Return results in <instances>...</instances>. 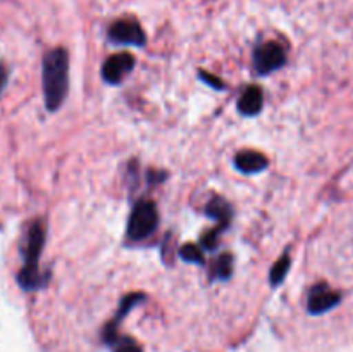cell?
Returning <instances> with one entry per match:
<instances>
[{"label":"cell","instance_id":"obj_1","mask_svg":"<svg viewBox=\"0 0 353 352\" xmlns=\"http://www.w3.org/2000/svg\"><path fill=\"white\" fill-rule=\"evenodd\" d=\"M41 86H43L45 107L55 113L64 102L69 88V54L57 47L48 50L41 64Z\"/></svg>","mask_w":353,"mask_h":352},{"label":"cell","instance_id":"obj_2","mask_svg":"<svg viewBox=\"0 0 353 352\" xmlns=\"http://www.w3.org/2000/svg\"><path fill=\"white\" fill-rule=\"evenodd\" d=\"M45 245V226L41 221H33L28 228L26 244L23 247V266L17 273V283L26 292L40 290L47 285L48 276L40 273L38 262H40V254Z\"/></svg>","mask_w":353,"mask_h":352},{"label":"cell","instance_id":"obj_3","mask_svg":"<svg viewBox=\"0 0 353 352\" xmlns=\"http://www.w3.org/2000/svg\"><path fill=\"white\" fill-rule=\"evenodd\" d=\"M159 224L157 207L152 200H140L133 207L130 221H128V237L131 240H143L155 231Z\"/></svg>","mask_w":353,"mask_h":352},{"label":"cell","instance_id":"obj_4","mask_svg":"<svg viewBox=\"0 0 353 352\" xmlns=\"http://www.w3.org/2000/svg\"><path fill=\"white\" fill-rule=\"evenodd\" d=\"M286 64V52L278 41H265L254 52L255 71L261 76H268Z\"/></svg>","mask_w":353,"mask_h":352},{"label":"cell","instance_id":"obj_5","mask_svg":"<svg viewBox=\"0 0 353 352\" xmlns=\"http://www.w3.org/2000/svg\"><path fill=\"white\" fill-rule=\"evenodd\" d=\"M109 38L116 45H134L143 47L147 43L143 28L134 19H119L109 28Z\"/></svg>","mask_w":353,"mask_h":352},{"label":"cell","instance_id":"obj_6","mask_svg":"<svg viewBox=\"0 0 353 352\" xmlns=\"http://www.w3.org/2000/svg\"><path fill=\"white\" fill-rule=\"evenodd\" d=\"M340 292L333 290L326 283H319V285L312 286L309 297H307V311L314 316H321V314L330 313L334 307L340 306Z\"/></svg>","mask_w":353,"mask_h":352},{"label":"cell","instance_id":"obj_7","mask_svg":"<svg viewBox=\"0 0 353 352\" xmlns=\"http://www.w3.org/2000/svg\"><path fill=\"white\" fill-rule=\"evenodd\" d=\"M134 68V57L128 52H119L114 54L103 62L102 66V78L109 85H119Z\"/></svg>","mask_w":353,"mask_h":352},{"label":"cell","instance_id":"obj_8","mask_svg":"<svg viewBox=\"0 0 353 352\" xmlns=\"http://www.w3.org/2000/svg\"><path fill=\"white\" fill-rule=\"evenodd\" d=\"M269 166L268 157L257 150H241L234 157V168L243 175H255Z\"/></svg>","mask_w":353,"mask_h":352},{"label":"cell","instance_id":"obj_9","mask_svg":"<svg viewBox=\"0 0 353 352\" xmlns=\"http://www.w3.org/2000/svg\"><path fill=\"white\" fill-rule=\"evenodd\" d=\"M262 104H264L262 90L257 85H250L243 90L241 97L238 99V110L243 116H257L262 110Z\"/></svg>","mask_w":353,"mask_h":352},{"label":"cell","instance_id":"obj_10","mask_svg":"<svg viewBox=\"0 0 353 352\" xmlns=\"http://www.w3.org/2000/svg\"><path fill=\"white\" fill-rule=\"evenodd\" d=\"M205 213L207 216L219 221L221 230H226V228L231 224L233 209H231V206L223 199V197H214V199L209 202V206L205 207Z\"/></svg>","mask_w":353,"mask_h":352},{"label":"cell","instance_id":"obj_11","mask_svg":"<svg viewBox=\"0 0 353 352\" xmlns=\"http://www.w3.org/2000/svg\"><path fill=\"white\" fill-rule=\"evenodd\" d=\"M233 273V257L230 254H223L212 262L210 268V280H219V282H226L231 278Z\"/></svg>","mask_w":353,"mask_h":352},{"label":"cell","instance_id":"obj_12","mask_svg":"<svg viewBox=\"0 0 353 352\" xmlns=\"http://www.w3.org/2000/svg\"><path fill=\"white\" fill-rule=\"evenodd\" d=\"M292 266V259H290L288 254L283 255L271 269V275H269V282H271L272 286H278L279 283H283V280L288 275V269Z\"/></svg>","mask_w":353,"mask_h":352},{"label":"cell","instance_id":"obj_13","mask_svg":"<svg viewBox=\"0 0 353 352\" xmlns=\"http://www.w3.org/2000/svg\"><path fill=\"white\" fill-rule=\"evenodd\" d=\"M179 255H181L183 261L186 262H193V264H203V252L202 247L193 244H186L179 248Z\"/></svg>","mask_w":353,"mask_h":352},{"label":"cell","instance_id":"obj_14","mask_svg":"<svg viewBox=\"0 0 353 352\" xmlns=\"http://www.w3.org/2000/svg\"><path fill=\"white\" fill-rule=\"evenodd\" d=\"M221 233H223V230H221L219 226L214 228V230H210L209 233H205L202 237V240H200V247L205 248V251H214L217 245V240H219Z\"/></svg>","mask_w":353,"mask_h":352},{"label":"cell","instance_id":"obj_15","mask_svg":"<svg viewBox=\"0 0 353 352\" xmlns=\"http://www.w3.org/2000/svg\"><path fill=\"white\" fill-rule=\"evenodd\" d=\"M200 78H202V81H205L207 85L212 86V88H216V90H223L224 88V83L221 81L219 78H216V76L209 75V72L200 71Z\"/></svg>","mask_w":353,"mask_h":352},{"label":"cell","instance_id":"obj_16","mask_svg":"<svg viewBox=\"0 0 353 352\" xmlns=\"http://www.w3.org/2000/svg\"><path fill=\"white\" fill-rule=\"evenodd\" d=\"M7 78H9V71H7L6 66L0 64V95H2L3 88H6L7 85Z\"/></svg>","mask_w":353,"mask_h":352}]
</instances>
